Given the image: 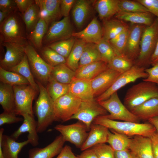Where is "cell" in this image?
I'll use <instances>...</instances> for the list:
<instances>
[{
    "mask_svg": "<svg viewBox=\"0 0 158 158\" xmlns=\"http://www.w3.org/2000/svg\"><path fill=\"white\" fill-rule=\"evenodd\" d=\"M41 57L50 65L54 67L58 65L66 63V59L47 46L40 50Z\"/></svg>",
    "mask_w": 158,
    "mask_h": 158,
    "instance_id": "obj_41",
    "label": "cell"
},
{
    "mask_svg": "<svg viewBox=\"0 0 158 158\" xmlns=\"http://www.w3.org/2000/svg\"><path fill=\"white\" fill-rule=\"evenodd\" d=\"M2 44L6 49L4 58L0 60L1 67L9 71L21 61L25 54V46L12 42H4Z\"/></svg>",
    "mask_w": 158,
    "mask_h": 158,
    "instance_id": "obj_15",
    "label": "cell"
},
{
    "mask_svg": "<svg viewBox=\"0 0 158 158\" xmlns=\"http://www.w3.org/2000/svg\"><path fill=\"white\" fill-rule=\"evenodd\" d=\"M15 113L4 111L0 114V126L23 121V118L17 117Z\"/></svg>",
    "mask_w": 158,
    "mask_h": 158,
    "instance_id": "obj_48",
    "label": "cell"
},
{
    "mask_svg": "<svg viewBox=\"0 0 158 158\" xmlns=\"http://www.w3.org/2000/svg\"><path fill=\"white\" fill-rule=\"evenodd\" d=\"M109 114L107 111L95 99L82 101L77 112L71 118L82 122L86 126L88 130L94 120L97 117Z\"/></svg>",
    "mask_w": 158,
    "mask_h": 158,
    "instance_id": "obj_12",
    "label": "cell"
},
{
    "mask_svg": "<svg viewBox=\"0 0 158 158\" xmlns=\"http://www.w3.org/2000/svg\"><path fill=\"white\" fill-rule=\"evenodd\" d=\"M150 12H129L120 11L115 16V18L130 22L131 23L146 26L151 25L156 18Z\"/></svg>",
    "mask_w": 158,
    "mask_h": 158,
    "instance_id": "obj_26",
    "label": "cell"
},
{
    "mask_svg": "<svg viewBox=\"0 0 158 158\" xmlns=\"http://www.w3.org/2000/svg\"><path fill=\"white\" fill-rule=\"evenodd\" d=\"M92 123L103 125L128 137L142 135L150 138L156 132L154 127L149 123L118 121L110 119L104 116L97 117Z\"/></svg>",
    "mask_w": 158,
    "mask_h": 158,
    "instance_id": "obj_1",
    "label": "cell"
},
{
    "mask_svg": "<svg viewBox=\"0 0 158 158\" xmlns=\"http://www.w3.org/2000/svg\"><path fill=\"white\" fill-rule=\"evenodd\" d=\"M56 158H78L73 152L71 147L68 145L63 147Z\"/></svg>",
    "mask_w": 158,
    "mask_h": 158,
    "instance_id": "obj_55",
    "label": "cell"
},
{
    "mask_svg": "<svg viewBox=\"0 0 158 158\" xmlns=\"http://www.w3.org/2000/svg\"><path fill=\"white\" fill-rule=\"evenodd\" d=\"M77 157L78 158H98L92 148L83 151Z\"/></svg>",
    "mask_w": 158,
    "mask_h": 158,
    "instance_id": "obj_58",
    "label": "cell"
},
{
    "mask_svg": "<svg viewBox=\"0 0 158 158\" xmlns=\"http://www.w3.org/2000/svg\"><path fill=\"white\" fill-rule=\"evenodd\" d=\"M92 148L98 158H115V151L109 145L99 144Z\"/></svg>",
    "mask_w": 158,
    "mask_h": 158,
    "instance_id": "obj_47",
    "label": "cell"
},
{
    "mask_svg": "<svg viewBox=\"0 0 158 158\" xmlns=\"http://www.w3.org/2000/svg\"><path fill=\"white\" fill-rule=\"evenodd\" d=\"M102 61L96 44L86 43L79 63V67Z\"/></svg>",
    "mask_w": 158,
    "mask_h": 158,
    "instance_id": "obj_37",
    "label": "cell"
},
{
    "mask_svg": "<svg viewBox=\"0 0 158 158\" xmlns=\"http://www.w3.org/2000/svg\"><path fill=\"white\" fill-rule=\"evenodd\" d=\"M143 5L149 11L158 18V0H137Z\"/></svg>",
    "mask_w": 158,
    "mask_h": 158,
    "instance_id": "obj_50",
    "label": "cell"
},
{
    "mask_svg": "<svg viewBox=\"0 0 158 158\" xmlns=\"http://www.w3.org/2000/svg\"><path fill=\"white\" fill-rule=\"evenodd\" d=\"M140 120L158 116V97L150 99L130 110Z\"/></svg>",
    "mask_w": 158,
    "mask_h": 158,
    "instance_id": "obj_27",
    "label": "cell"
},
{
    "mask_svg": "<svg viewBox=\"0 0 158 158\" xmlns=\"http://www.w3.org/2000/svg\"><path fill=\"white\" fill-rule=\"evenodd\" d=\"M121 74L109 68L91 80L94 97H98L108 90Z\"/></svg>",
    "mask_w": 158,
    "mask_h": 158,
    "instance_id": "obj_17",
    "label": "cell"
},
{
    "mask_svg": "<svg viewBox=\"0 0 158 158\" xmlns=\"http://www.w3.org/2000/svg\"><path fill=\"white\" fill-rule=\"evenodd\" d=\"M103 21L102 39L107 41L114 38L128 26L124 21L115 18Z\"/></svg>",
    "mask_w": 158,
    "mask_h": 158,
    "instance_id": "obj_28",
    "label": "cell"
},
{
    "mask_svg": "<svg viewBox=\"0 0 158 158\" xmlns=\"http://www.w3.org/2000/svg\"><path fill=\"white\" fill-rule=\"evenodd\" d=\"M54 129L60 133L65 142H69L80 148L88 134L86 126L79 121L68 125L58 124L54 127Z\"/></svg>",
    "mask_w": 158,
    "mask_h": 158,
    "instance_id": "obj_11",
    "label": "cell"
},
{
    "mask_svg": "<svg viewBox=\"0 0 158 158\" xmlns=\"http://www.w3.org/2000/svg\"><path fill=\"white\" fill-rule=\"evenodd\" d=\"M15 98V113L22 116L33 115L32 104L37 91L30 85L13 86Z\"/></svg>",
    "mask_w": 158,
    "mask_h": 158,
    "instance_id": "obj_10",
    "label": "cell"
},
{
    "mask_svg": "<svg viewBox=\"0 0 158 158\" xmlns=\"http://www.w3.org/2000/svg\"><path fill=\"white\" fill-rule=\"evenodd\" d=\"M96 44L102 61L107 64L117 55L108 41L102 39Z\"/></svg>",
    "mask_w": 158,
    "mask_h": 158,
    "instance_id": "obj_44",
    "label": "cell"
},
{
    "mask_svg": "<svg viewBox=\"0 0 158 158\" xmlns=\"http://www.w3.org/2000/svg\"><path fill=\"white\" fill-rule=\"evenodd\" d=\"M158 41V18L150 25L146 26L142 33L140 52L135 65L147 68L150 65V59Z\"/></svg>",
    "mask_w": 158,
    "mask_h": 158,
    "instance_id": "obj_3",
    "label": "cell"
},
{
    "mask_svg": "<svg viewBox=\"0 0 158 158\" xmlns=\"http://www.w3.org/2000/svg\"><path fill=\"white\" fill-rule=\"evenodd\" d=\"M158 97V86L153 83L143 81L128 89L123 104L130 110L152 98Z\"/></svg>",
    "mask_w": 158,
    "mask_h": 158,
    "instance_id": "obj_4",
    "label": "cell"
},
{
    "mask_svg": "<svg viewBox=\"0 0 158 158\" xmlns=\"http://www.w3.org/2000/svg\"><path fill=\"white\" fill-rule=\"evenodd\" d=\"M92 9L91 1L76 0L72 7V15L76 26L82 27L90 15Z\"/></svg>",
    "mask_w": 158,
    "mask_h": 158,
    "instance_id": "obj_24",
    "label": "cell"
},
{
    "mask_svg": "<svg viewBox=\"0 0 158 158\" xmlns=\"http://www.w3.org/2000/svg\"><path fill=\"white\" fill-rule=\"evenodd\" d=\"M23 118V123L19 128L11 136L16 140L23 133L28 132V140L30 143L33 147H36L39 143V138L37 131V121L33 115L24 114L22 116Z\"/></svg>",
    "mask_w": 158,
    "mask_h": 158,
    "instance_id": "obj_16",
    "label": "cell"
},
{
    "mask_svg": "<svg viewBox=\"0 0 158 158\" xmlns=\"http://www.w3.org/2000/svg\"><path fill=\"white\" fill-rule=\"evenodd\" d=\"M69 92L82 101L95 99L91 80L75 78L69 84Z\"/></svg>",
    "mask_w": 158,
    "mask_h": 158,
    "instance_id": "obj_22",
    "label": "cell"
},
{
    "mask_svg": "<svg viewBox=\"0 0 158 158\" xmlns=\"http://www.w3.org/2000/svg\"><path fill=\"white\" fill-rule=\"evenodd\" d=\"M119 7L120 11L129 12H150L145 7L137 0H119Z\"/></svg>",
    "mask_w": 158,
    "mask_h": 158,
    "instance_id": "obj_46",
    "label": "cell"
},
{
    "mask_svg": "<svg viewBox=\"0 0 158 158\" xmlns=\"http://www.w3.org/2000/svg\"><path fill=\"white\" fill-rule=\"evenodd\" d=\"M109 131L107 142L114 151L129 149L131 139L129 137L111 130Z\"/></svg>",
    "mask_w": 158,
    "mask_h": 158,
    "instance_id": "obj_35",
    "label": "cell"
},
{
    "mask_svg": "<svg viewBox=\"0 0 158 158\" xmlns=\"http://www.w3.org/2000/svg\"><path fill=\"white\" fill-rule=\"evenodd\" d=\"M76 0H61L60 10L61 15L64 17L69 16V12Z\"/></svg>",
    "mask_w": 158,
    "mask_h": 158,
    "instance_id": "obj_52",
    "label": "cell"
},
{
    "mask_svg": "<svg viewBox=\"0 0 158 158\" xmlns=\"http://www.w3.org/2000/svg\"><path fill=\"white\" fill-rule=\"evenodd\" d=\"M135 65V61L124 54L116 55L108 63L109 68L121 74L129 70Z\"/></svg>",
    "mask_w": 158,
    "mask_h": 158,
    "instance_id": "obj_36",
    "label": "cell"
},
{
    "mask_svg": "<svg viewBox=\"0 0 158 158\" xmlns=\"http://www.w3.org/2000/svg\"><path fill=\"white\" fill-rule=\"evenodd\" d=\"M102 29L96 17L94 18L83 30L74 32L72 37L80 39L86 43L98 44L102 39Z\"/></svg>",
    "mask_w": 158,
    "mask_h": 158,
    "instance_id": "obj_18",
    "label": "cell"
},
{
    "mask_svg": "<svg viewBox=\"0 0 158 158\" xmlns=\"http://www.w3.org/2000/svg\"><path fill=\"white\" fill-rule=\"evenodd\" d=\"M150 138L154 158H158V133L156 132Z\"/></svg>",
    "mask_w": 158,
    "mask_h": 158,
    "instance_id": "obj_56",
    "label": "cell"
},
{
    "mask_svg": "<svg viewBox=\"0 0 158 158\" xmlns=\"http://www.w3.org/2000/svg\"><path fill=\"white\" fill-rule=\"evenodd\" d=\"M35 1L40 8V18L44 20L48 26L52 22L49 13L44 6L40 3L37 0H35Z\"/></svg>",
    "mask_w": 158,
    "mask_h": 158,
    "instance_id": "obj_54",
    "label": "cell"
},
{
    "mask_svg": "<svg viewBox=\"0 0 158 158\" xmlns=\"http://www.w3.org/2000/svg\"><path fill=\"white\" fill-rule=\"evenodd\" d=\"M119 0H98L95 8L99 18L103 20L109 19L120 11Z\"/></svg>",
    "mask_w": 158,
    "mask_h": 158,
    "instance_id": "obj_29",
    "label": "cell"
},
{
    "mask_svg": "<svg viewBox=\"0 0 158 158\" xmlns=\"http://www.w3.org/2000/svg\"><path fill=\"white\" fill-rule=\"evenodd\" d=\"M75 72L63 63L53 67L50 78L59 83L69 84L75 78Z\"/></svg>",
    "mask_w": 158,
    "mask_h": 158,
    "instance_id": "obj_31",
    "label": "cell"
},
{
    "mask_svg": "<svg viewBox=\"0 0 158 158\" xmlns=\"http://www.w3.org/2000/svg\"><path fill=\"white\" fill-rule=\"evenodd\" d=\"M4 129H0V144L4 158H18L22 149L30 143L28 140L18 142L11 136L4 134Z\"/></svg>",
    "mask_w": 158,
    "mask_h": 158,
    "instance_id": "obj_21",
    "label": "cell"
},
{
    "mask_svg": "<svg viewBox=\"0 0 158 158\" xmlns=\"http://www.w3.org/2000/svg\"><path fill=\"white\" fill-rule=\"evenodd\" d=\"M0 104L4 111L16 114L14 93L12 86L0 82Z\"/></svg>",
    "mask_w": 158,
    "mask_h": 158,
    "instance_id": "obj_30",
    "label": "cell"
},
{
    "mask_svg": "<svg viewBox=\"0 0 158 158\" xmlns=\"http://www.w3.org/2000/svg\"><path fill=\"white\" fill-rule=\"evenodd\" d=\"M129 149L135 158H154L150 138L136 135L131 139Z\"/></svg>",
    "mask_w": 158,
    "mask_h": 158,
    "instance_id": "obj_20",
    "label": "cell"
},
{
    "mask_svg": "<svg viewBox=\"0 0 158 158\" xmlns=\"http://www.w3.org/2000/svg\"><path fill=\"white\" fill-rule=\"evenodd\" d=\"M47 10L52 22L59 20L62 16L60 10L61 0H37Z\"/></svg>",
    "mask_w": 158,
    "mask_h": 158,
    "instance_id": "obj_43",
    "label": "cell"
},
{
    "mask_svg": "<svg viewBox=\"0 0 158 158\" xmlns=\"http://www.w3.org/2000/svg\"><path fill=\"white\" fill-rule=\"evenodd\" d=\"M145 71L148 76L146 78L143 79V81L158 85V63L151 68H147L145 69Z\"/></svg>",
    "mask_w": 158,
    "mask_h": 158,
    "instance_id": "obj_49",
    "label": "cell"
},
{
    "mask_svg": "<svg viewBox=\"0 0 158 158\" xmlns=\"http://www.w3.org/2000/svg\"><path fill=\"white\" fill-rule=\"evenodd\" d=\"M82 102L69 92L55 100L54 108L56 121L65 122L71 120Z\"/></svg>",
    "mask_w": 158,
    "mask_h": 158,
    "instance_id": "obj_9",
    "label": "cell"
},
{
    "mask_svg": "<svg viewBox=\"0 0 158 158\" xmlns=\"http://www.w3.org/2000/svg\"><path fill=\"white\" fill-rule=\"evenodd\" d=\"M18 10L14 0H0V11L13 12Z\"/></svg>",
    "mask_w": 158,
    "mask_h": 158,
    "instance_id": "obj_51",
    "label": "cell"
},
{
    "mask_svg": "<svg viewBox=\"0 0 158 158\" xmlns=\"http://www.w3.org/2000/svg\"><path fill=\"white\" fill-rule=\"evenodd\" d=\"M73 32L69 16L64 17L61 20L51 23L43 38L42 44L47 46L68 39L72 37Z\"/></svg>",
    "mask_w": 158,
    "mask_h": 158,
    "instance_id": "obj_13",
    "label": "cell"
},
{
    "mask_svg": "<svg viewBox=\"0 0 158 158\" xmlns=\"http://www.w3.org/2000/svg\"><path fill=\"white\" fill-rule=\"evenodd\" d=\"M48 25L43 19H40L34 29L29 33L28 38L35 49L42 47L43 38L48 30Z\"/></svg>",
    "mask_w": 158,
    "mask_h": 158,
    "instance_id": "obj_32",
    "label": "cell"
},
{
    "mask_svg": "<svg viewBox=\"0 0 158 158\" xmlns=\"http://www.w3.org/2000/svg\"><path fill=\"white\" fill-rule=\"evenodd\" d=\"M39 88V94L35 102V114L37 117V131L44 132L54 121V101L49 96L46 87L41 83L36 81Z\"/></svg>",
    "mask_w": 158,
    "mask_h": 158,
    "instance_id": "obj_2",
    "label": "cell"
},
{
    "mask_svg": "<svg viewBox=\"0 0 158 158\" xmlns=\"http://www.w3.org/2000/svg\"><path fill=\"white\" fill-rule=\"evenodd\" d=\"M146 26L133 23L129 26L124 54L135 61L139 54L141 38Z\"/></svg>",
    "mask_w": 158,
    "mask_h": 158,
    "instance_id": "obj_14",
    "label": "cell"
},
{
    "mask_svg": "<svg viewBox=\"0 0 158 158\" xmlns=\"http://www.w3.org/2000/svg\"><path fill=\"white\" fill-rule=\"evenodd\" d=\"M145 68L135 65L129 70L121 74L109 88L103 93L95 98L98 102L107 99L113 94L127 84L137 79L145 78L148 75Z\"/></svg>",
    "mask_w": 158,
    "mask_h": 158,
    "instance_id": "obj_8",
    "label": "cell"
},
{
    "mask_svg": "<svg viewBox=\"0 0 158 158\" xmlns=\"http://www.w3.org/2000/svg\"><path fill=\"white\" fill-rule=\"evenodd\" d=\"M150 63L152 66L158 63V41L151 57Z\"/></svg>",
    "mask_w": 158,
    "mask_h": 158,
    "instance_id": "obj_59",
    "label": "cell"
},
{
    "mask_svg": "<svg viewBox=\"0 0 158 158\" xmlns=\"http://www.w3.org/2000/svg\"><path fill=\"white\" fill-rule=\"evenodd\" d=\"M12 13L8 11H0V24H1L6 18Z\"/></svg>",
    "mask_w": 158,
    "mask_h": 158,
    "instance_id": "obj_61",
    "label": "cell"
},
{
    "mask_svg": "<svg viewBox=\"0 0 158 158\" xmlns=\"http://www.w3.org/2000/svg\"><path fill=\"white\" fill-rule=\"evenodd\" d=\"M148 121L154 127L156 132L158 133V116L150 118Z\"/></svg>",
    "mask_w": 158,
    "mask_h": 158,
    "instance_id": "obj_60",
    "label": "cell"
},
{
    "mask_svg": "<svg viewBox=\"0 0 158 158\" xmlns=\"http://www.w3.org/2000/svg\"><path fill=\"white\" fill-rule=\"evenodd\" d=\"M40 8L35 2L23 14L27 31L29 33L34 29L39 19Z\"/></svg>",
    "mask_w": 158,
    "mask_h": 158,
    "instance_id": "obj_40",
    "label": "cell"
},
{
    "mask_svg": "<svg viewBox=\"0 0 158 158\" xmlns=\"http://www.w3.org/2000/svg\"><path fill=\"white\" fill-rule=\"evenodd\" d=\"M109 113L104 116L110 119L139 123L140 119L120 100L117 92L106 100L98 102Z\"/></svg>",
    "mask_w": 158,
    "mask_h": 158,
    "instance_id": "obj_6",
    "label": "cell"
},
{
    "mask_svg": "<svg viewBox=\"0 0 158 158\" xmlns=\"http://www.w3.org/2000/svg\"><path fill=\"white\" fill-rule=\"evenodd\" d=\"M18 9L22 14L35 2L33 0H14Z\"/></svg>",
    "mask_w": 158,
    "mask_h": 158,
    "instance_id": "obj_53",
    "label": "cell"
},
{
    "mask_svg": "<svg viewBox=\"0 0 158 158\" xmlns=\"http://www.w3.org/2000/svg\"><path fill=\"white\" fill-rule=\"evenodd\" d=\"M0 82L12 86L30 85L28 81L19 74L0 67Z\"/></svg>",
    "mask_w": 158,
    "mask_h": 158,
    "instance_id": "obj_39",
    "label": "cell"
},
{
    "mask_svg": "<svg viewBox=\"0 0 158 158\" xmlns=\"http://www.w3.org/2000/svg\"><path fill=\"white\" fill-rule=\"evenodd\" d=\"M115 158H135L129 149L115 151Z\"/></svg>",
    "mask_w": 158,
    "mask_h": 158,
    "instance_id": "obj_57",
    "label": "cell"
},
{
    "mask_svg": "<svg viewBox=\"0 0 158 158\" xmlns=\"http://www.w3.org/2000/svg\"><path fill=\"white\" fill-rule=\"evenodd\" d=\"M109 131V129L105 126L92 123L87 137L80 150L83 151L97 145L107 142Z\"/></svg>",
    "mask_w": 158,
    "mask_h": 158,
    "instance_id": "obj_23",
    "label": "cell"
},
{
    "mask_svg": "<svg viewBox=\"0 0 158 158\" xmlns=\"http://www.w3.org/2000/svg\"><path fill=\"white\" fill-rule=\"evenodd\" d=\"M128 27L114 39L108 41L116 54H124L128 32Z\"/></svg>",
    "mask_w": 158,
    "mask_h": 158,
    "instance_id": "obj_45",
    "label": "cell"
},
{
    "mask_svg": "<svg viewBox=\"0 0 158 158\" xmlns=\"http://www.w3.org/2000/svg\"><path fill=\"white\" fill-rule=\"evenodd\" d=\"M17 11L11 13L0 24L1 35L4 42L14 43L25 46L28 44Z\"/></svg>",
    "mask_w": 158,
    "mask_h": 158,
    "instance_id": "obj_5",
    "label": "cell"
},
{
    "mask_svg": "<svg viewBox=\"0 0 158 158\" xmlns=\"http://www.w3.org/2000/svg\"><path fill=\"white\" fill-rule=\"evenodd\" d=\"M9 71L16 73L22 76L28 81L30 85L33 88L37 91H39L38 86L34 79L26 54L19 63Z\"/></svg>",
    "mask_w": 158,
    "mask_h": 158,
    "instance_id": "obj_34",
    "label": "cell"
},
{
    "mask_svg": "<svg viewBox=\"0 0 158 158\" xmlns=\"http://www.w3.org/2000/svg\"><path fill=\"white\" fill-rule=\"evenodd\" d=\"M75 40L74 37H72L68 39L57 42L47 46L66 59L72 50Z\"/></svg>",
    "mask_w": 158,
    "mask_h": 158,
    "instance_id": "obj_42",
    "label": "cell"
},
{
    "mask_svg": "<svg viewBox=\"0 0 158 158\" xmlns=\"http://www.w3.org/2000/svg\"><path fill=\"white\" fill-rule=\"evenodd\" d=\"M86 44L80 39H76L72 50L66 59V64L75 72L79 67V62Z\"/></svg>",
    "mask_w": 158,
    "mask_h": 158,
    "instance_id": "obj_33",
    "label": "cell"
},
{
    "mask_svg": "<svg viewBox=\"0 0 158 158\" xmlns=\"http://www.w3.org/2000/svg\"><path fill=\"white\" fill-rule=\"evenodd\" d=\"M46 87L49 96L54 102L69 92V84H63L50 78Z\"/></svg>",
    "mask_w": 158,
    "mask_h": 158,
    "instance_id": "obj_38",
    "label": "cell"
},
{
    "mask_svg": "<svg viewBox=\"0 0 158 158\" xmlns=\"http://www.w3.org/2000/svg\"><path fill=\"white\" fill-rule=\"evenodd\" d=\"M108 68V64L102 61L94 62L79 67L75 78L91 80Z\"/></svg>",
    "mask_w": 158,
    "mask_h": 158,
    "instance_id": "obj_25",
    "label": "cell"
},
{
    "mask_svg": "<svg viewBox=\"0 0 158 158\" xmlns=\"http://www.w3.org/2000/svg\"><path fill=\"white\" fill-rule=\"evenodd\" d=\"M25 52L34 77L46 86L53 67L45 61L31 44H28L25 46Z\"/></svg>",
    "mask_w": 158,
    "mask_h": 158,
    "instance_id": "obj_7",
    "label": "cell"
},
{
    "mask_svg": "<svg viewBox=\"0 0 158 158\" xmlns=\"http://www.w3.org/2000/svg\"><path fill=\"white\" fill-rule=\"evenodd\" d=\"M65 142L62 136L60 134L51 143L43 148L30 149L28 158H53L59 154Z\"/></svg>",
    "mask_w": 158,
    "mask_h": 158,
    "instance_id": "obj_19",
    "label": "cell"
}]
</instances>
